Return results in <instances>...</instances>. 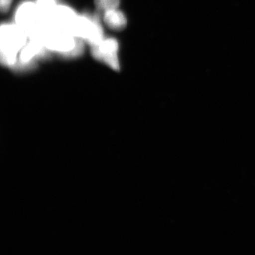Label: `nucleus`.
<instances>
[{"mask_svg":"<svg viewBox=\"0 0 255 255\" xmlns=\"http://www.w3.org/2000/svg\"><path fill=\"white\" fill-rule=\"evenodd\" d=\"M92 54L96 59L100 60L114 70H119L118 60V42L114 38L104 39L97 46L92 47Z\"/></svg>","mask_w":255,"mask_h":255,"instance_id":"nucleus-4","label":"nucleus"},{"mask_svg":"<svg viewBox=\"0 0 255 255\" xmlns=\"http://www.w3.org/2000/svg\"><path fill=\"white\" fill-rule=\"evenodd\" d=\"M73 35L85 40L92 47L97 46L103 41V31L97 16L88 17L78 16L74 26Z\"/></svg>","mask_w":255,"mask_h":255,"instance_id":"nucleus-3","label":"nucleus"},{"mask_svg":"<svg viewBox=\"0 0 255 255\" xmlns=\"http://www.w3.org/2000/svg\"><path fill=\"white\" fill-rule=\"evenodd\" d=\"M82 51H83V44H82V41H80L79 38H76V46H75V48L71 51L62 55H63L64 57H67V58H74V57H76L81 54Z\"/></svg>","mask_w":255,"mask_h":255,"instance_id":"nucleus-10","label":"nucleus"},{"mask_svg":"<svg viewBox=\"0 0 255 255\" xmlns=\"http://www.w3.org/2000/svg\"><path fill=\"white\" fill-rule=\"evenodd\" d=\"M13 0H0V7L2 13H6L9 11Z\"/></svg>","mask_w":255,"mask_h":255,"instance_id":"nucleus-11","label":"nucleus"},{"mask_svg":"<svg viewBox=\"0 0 255 255\" xmlns=\"http://www.w3.org/2000/svg\"><path fill=\"white\" fill-rule=\"evenodd\" d=\"M37 6L42 16L46 20H49L57 7L55 0H38Z\"/></svg>","mask_w":255,"mask_h":255,"instance_id":"nucleus-8","label":"nucleus"},{"mask_svg":"<svg viewBox=\"0 0 255 255\" xmlns=\"http://www.w3.org/2000/svg\"><path fill=\"white\" fill-rule=\"evenodd\" d=\"M78 16L68 6H58L55 8L48 21L53 26L73 35V30Z\"/></svg>","mask_w":255,"mask_h":255,"instance_id":"nucleus-5","label":"nucleus"},{"mask_svg":"<svg viewBox=\"0 0 255 255\" xmlns=\"http://www.w3.org/2000/svg\"><path fill=\"white\" fill-rule=\"evenodd\" d=\"M96 6L102 11L117 9L120 4V0H95Z\"/></svg>","mask_w":255,"mask_h":255,"instance_id":"nucleus-9","label":"nucleus"},{"mask_svg":"<svg viewBox=\"0 0 255 255\" xmlns=\"http://www.w3.org/2000/svg\"><path fill=\"white\" fill-rule=\"evenodd\" d=\"M104 21L108 27L117 31L124 29L127 24L125 16L117 9L106 11L104 16Z\"/></svg>","mask_w":255,"mask_h":255,"instance_id":"nucleus-7","label":"nucleus"},{"mask_svg":"<svg viewBox=\"0 0 255 255\" xmlns=\"http://www.w3.org/2000/svg\"><path fill=\"white\" fill-rule=\"evenodd\" d=\"M26 33L17 25L4 24L1 27V62L5 66H14L18 52L24 47Z\"/></svg>","mask_w":255,"mask_h":255,"instance_id":"nucleus-1","label":"nucleus"},{"mask_svg":"<svg viewBox=\"0 0 255 255\" xmlns=\"http://www.w3.org/2000/svg\"><path fill=\"white\" fill-rule=\"evenodd\" d=\"M68 32L57 28L48 23V26L41 37L45 46L48 50H53L63 55L76 46V38Z\"/></svg>","mask_w":255,"mask_h":255,"instance_id":"nucleus-2","label":"nucleus"},{"mask_svg":"<svg viewBox=\"0 0 255 255\" xmlns=\"http://www.w3.org/2000/svg\"><path fill=\"white\" fill-rule=\"evenodd\" d=\"M46 46L40 38H31V41L24 46L21 50L20 59L21 64H31V60L36 55H41L44 51Z\"/></svg>","mask_w":255,"mask_h":255,"instance_id":"nucleus-6","label":"nucleus"}]
</instances>
